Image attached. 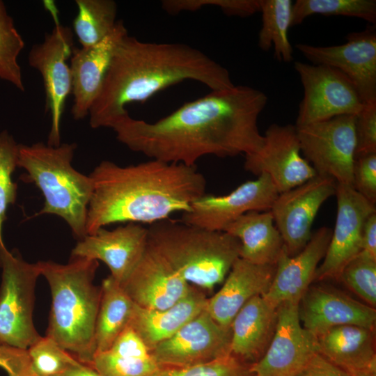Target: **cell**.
I'll list each match as a JSON object with an SVG mask.
<instances>
[{
	"label": "cell",
	"mask_w": 376,
	"mask_h": 376,
	"mask_svg": "<svg viewBox=\"0 0 376 376\" xmlns=\"http://www.w3.org/2000/svg\"><path fill=\"white\" fill-rule=\"evenodd\" d=\"M279 192L269 176L262 173L254 180L245 182L224 196L204 194L194 201L182 222L210 230L225 228L250 211L269 210Z\"/></svg>",
	"instance_id": "obj_16"
},
{
	"label": "cell",
	"mask_w": 376,
	"mask_h": 376,
	"mask_svg": "<svg viewBox=\"0 0 376 376\" xmlns=\"http://www.w3.org/2000/svg\"><path fill=\"white\" fill-rule=\"evenodd\" d=\"M49 283L52 304L46 336L79 362L91 366L101 287L94 283L98 261L71 256L67 264L37 263Z\"/></svg>",
	"instance_id": "obj_4"
},
{
	"label": "cell",
	"mask_w": 376,
	"mask_h": 376,
	"mask_svg": "<svg viewBox=\"0 0 376 376\" xmlns=\"http://www.w3.org/2000/svg\"><path fill=\"white\" fill-rule=\"evenodd\" d=\"M353 189L371 203H376V153L355 157Z\"/></svg>",
	"instance_id": "obj_40"
},
{
	"label": "cell",
	"mask_w": 376,
	"mask_h": 376,
	"mask_svg": "<svg viewBox=\"0 0 376 376\" xmlns=\"http://www.w3.org/2000/svg\"><path fill=\"white\" fill-rule=\"evenodd\" d=\"M76 148L75 143L58 146L42 142L19 144L17 166L27 172L24 180L35 183L44 196V206L36 214L61 217L80 240L87 235L86 218L93 182L90 175L72 167Z\"/></svg>",
	"instance_id": "obj_6"
},
{
	"label": "cell",
	"mask_w": 376,
	"mask_h": 376,
	"mask_svg": "<svg viewBox=\"0 0 376 376\" xmlns=\"http://www.w3.org/2000/svg\"><path fill=\"white\" fill-rule=\"evenodd\" d=\"M207 301L203 291L192 285L187 295L164 309H147L134 304L129 327L150 351L204 311Z\"/></svg>",
	"instance_id": "obj_26"
},
{
	"label": "cell",
	"mask_w": 376,
	"mask_h": 376,
	"mask_svg": "<svg viewBox=\"0 0 376 376\" xmlns=\"http://www.w3.org/2000/svg\"><path fill=\"white\" fill-rule=\"evenodd\" d=\"M250 366L229 354L205 363L161 367L150 376H250Z\"/></svg>",
	"instance_id": "obj_37"
},
{
	"label": "cell",
	"mask_w": 376,
	"mask_h": 376,
	"mask_svg": "<svg viewBox=\"0 0 376 376\" xmlns=\"http://www.w3.org/2000/svg\"><path fill=\"white\" fill-rule=\"evenodd\" d=\"M0 368L8 376H34L27 350L0 343Z\"/></svg>",
	"instance_id": "obj_41"
},
{
	"label": "cell",
	"mask_w": 376,
	"mask_h": 376,
	"mask_svg": "<svg viewBox=\"0 0 376 376\" xmlns=\"http://www.w3.org/2000/svg\"><path fill=\"white\" fill-rule=\"evenodd\" d=\"M298 302L277 308L273 337L261 358L250 366L256 376H297L319 353L317 337L301 323Z\"/></svg>",
	"instance_id": "obj_11"
},
{
	"label": "cell",
	"mask_w": 376,
	"mask_h": 376,
	"mask_svg": "<svg viewBox=\"0 0 376 376\" xmlns=\"http://www.w3.org/2000/svg\"><path fill=\"white\" fill-rule=\"evenodd\" d=\"M148 246V228L127 223L113 230L99 228L80 240L71 256L101 260L109 267L110 276L120 285L141 259Z\"/></svg>",
	"instance_id": "obj_18"
},
{
	"label": "cell",
	"mask_w": 376,
	"mask_h": 376,
	"mask_svg": "<svg viewBox=\"0 0 376 376\" xmlns=\"http://www.w3.org/2000/svg\"><path fill=\"white\" fill-rule=\"evenodd\" d=\"M250 376H256V375H250Z\"/></svg>",
	"instance_id": "obj_46"
},
{
	"label": "cell",
	"mask_w": 376,
	"mask_h": 376,
	"mask_svg": "<svg viewBox=\"0 0 376 376\" xmlns=\"http://www.w3.org/2000/svg\"><path fill=\"white\" fill-rule=\"evenodd\" d=\"M336 224L322 263L313 281L339 280L345 265L361 251V236L366 219L375 212L371 203L352 187L337 183Z\"/></svg>",
	"instance_id": "obj_17"
},
{
	"label": "cell",
	"mask_w": 376,
	"mask_h": 376,
	"mask_svg": "<svg viewBox=\"0 0 376 376\" xmlns=\"http://www.w3.org/2000/svg\"><path fill=\"white\" fill-rule=\"evenodd\" d=\"M353 376H376V373H359Z\"/></svg>",
	"instance_id": "obj_45"
},
{
	"label": "cell",
	"mask_w": 376,
	"mask_h": 376,
	"mask_svg": "<svg viewBox=\"0 0 376 376\" xmlns=\"http://www.w3.org/2000/svg\"><path fill=\"white\" fill-rule=\"evenodd\" d=\"M134 303L110 275L102 281L95 329V354L107 350L129 327Z\"/></svg>",
	"instance_id": "obj_29"
},
{
	"label": "cell",
	"mask_w": 376,
	"mask_h": 376,
	"mask_svg": "<svg viewBox=\"0 0 376 376\" xmlns=\"http://www.w3.org/2000/svg\"><path fill=\"white\" fill-rule=\"evenodd\" d=\"M294 68L304 88L295 126L356 116L361 110L363 102L357 89L340 70L300 61H296Z\"/></svg>",
	"instance_id": "obj_9"
},
{
	"label": "cell",
	"mask_w": 376,
	"mask_h": 376,
	"mask_svg": "<svg viewBox=\"0 0 376 376\" xmlns=\"http://www.w3.org/2000/svg\"><path fill=\"white\" fill-rule=\"evenodd\" d=\"M230 328L218 324L205 309L150 350L160 367L207 363L230 353Z\"/></svg>",
	"instance_id": "obj_15"
},
{
	"label": "cell",
	"mask_w": 376,
	"mask_h": 376,
	"mask_svg": "<svg viewBox=\"0 0 376 376\" xmlns=\"http://www.w3.org/2000/svg\"><path fill=\"white\" fill-rule=\"evenodd\" d=\"M74 33L58 20L43 42L34 45L28 56L29 64L43 80L45 109L50 113L51 128L47 144H61V121L68 95L72 93V75L68 60L73 52Z\"/></svg>",
	"instance_id": "obj_10"
},
{
	"label": "cell",
	"mask_w": 376,
	"mask_h": 376,
	"mask_svg": "<svg viewBox=\"0 0 376 376\" xmlns=\"http://www.w3.org/2000/svg\"><path fill=\"white\" fill-rule=\"evenodd\" d=\"M128 34L122 20H118L113 31L99 43L89 47H75L70 58L72 94L71 109L75 120H82L100 93L113 52L121 39Z\"/></svg>",
	"instance_id": "obj_20"
},
{
	"label": "cell",
	"mask_w": 376,
	"mask_h": 376,
	"mask_svg": "<svg viewBox=\"0 0 376 376\" xmlns=\"http://www.w3.org/2000/svg\"><path fill=\"white\" fill-rule=\"evenodd\" d=\"M355 157L376 153V102L364 103L355 116Z\"/></svg>",
	"instance_id": "obj_39"
},
{
	"label": "cell",
	"mask_w": 376,
	"mask_h": 376,
	"mask_svg": "<svg viewBox=\"0 0 376 376\" xmlns=\"http://www.w3.org/2000/svg\"><path fill=\"white\" fill-rule=\"evenodd\" d=\"M342 15L361 18L375 25V0H297L292 5L291 26L313 15Z\"/></svg>",
	"instance_id": "obj_32"
},
{
	"label": "cell",
	"mask_w": 376,
	"mask_h": 376,
	"mask_svg": "<svg viewBox=\"0 0 376 376\" xmlns=\"http://www.w3.org/2000/svg\"><path fill=\"white\" fill-rule=\"evenodd\" d=\"M340 281L365 303L376 306V259L360 252L343 268Z\"/></svg>",
	"instance_id": "obj_35"
},
{
	"label": "cell",
	"mask_w": 376,
	"mask_h": 376,
	"mask_svg": "<svg viewBox=\"0 0 376 376\" xmlns=\"http://www.w3.org/2000/svg\"><path fill=\"white\" fill-rule=\"evenodd\" d=\"M0 343L27 350L41 337L33 320L40 269L5 246H0Z\"/></svg>",
	"instance_id": "obj_7"
},
{
	"label": "cell",
	"mask_w": 376,
	"mask_h": 376,
	"mask_svg": "<svg viewBox=\"0 0 376 376\" xmlns=\"http://www.w3.org/2000/svg\"><path fill=\"white\" fill-rule=\"evenodd\" d=\"M264 143L257 152L245 155L246 171L259 176H269L279 194L293 189L317 173L301 156L296 126L270 125L265 132Z\"/></svg>",
	"instance_id": "obj_13"
},
{
	"label": "cell",
	"mask_w": 376,
	"mask_h": 376,
	"mask_svg": "<svg viewBox=\"0 0 376 376\" xmlns=\"http://www.w3.org/2000/svg\"><path fill=\"white\" fill-rule=\"evenodd\" d=\"M90 176L93 192L87 235L111 224H152L173 212H187L206 190L205 178L195 166L155 159L127 166L104 160Z\"/></svg>",
	"instance_id": "obj_3"
},
{
	"label": "cell",
	"mask_w": 376,
	"mask_h": 376,
	"mask_svg": "<svg viewBox=\"0 0 376 376\" xmlns=\"http://www.w3.org/2000/svg\"><path fill=\"white\" fill-rule=\"evenodd\" d=\"M303 327L316 337L340 325L375 329L376 311L344 292L322 285H310L299 306Z\"/></svg>",
	"instance_id": "obj_19"
},
{
	"label": "cell",
	"mask_w": 376,
	"mask_h": 376,
	"mask_svg": "<svg viewBox=\"0 0 376 376\" xmlns=\"http://www.w3.org/2000/svg\"><path fill=\"white\" fill-rule=\"evenodd\" d=\"M317 339L319 354L352 376L376 373L375 329L340 325L329 329Z\"/></svg>",
	"instance_id": "obj_25"
},
{
	"label": "cell",
	"mask_w": 376,
	"mask_h": 376,
	"mask_svg": "<svg viewBox=\"0 0 376 376\" xmlns=\"http://www.w3.org/2000/svg\"><path fill=\"white\" fill-rule=\"evenodd\" d=\"M275 271L276 265H257L237 258L221 289L207 298L205 310L218 324L230 328L241 308L253 297L268 290Z\"/></svg>",
	"instance_id": "obj_23"
},
{
	"label": "cell",
	"mask_w": 376,
	"mask_h": 376,
	"mask_svg": "<svg viewBox=\"0 0 376 376\" xmlns=\"http://www.w3.org/2000/svg\"><path fill=\"white\" fill-rule=\"evenodd\" d=\"M27 351L34 376H60L80 363L47 336H41Z\"/></svg>",
	"instance_id": "obj_34"
},
{
	"label": "cell",
	"mask_w": 376,
	"mask_h": 376,
	"mask_svg": "<svg viewBox=\"0 0 376 376\" xmlns=\"http://www.w3.org/2000/svg\"><path fill=\"white\" fill-rule=\"evenodd\" d=\"M267 102L263 92L235 85L186 102L154 123L127 113L111 128L131 150L151 159L194 166L206 155L226 157L258 151L264 137L258 119Z\"/></svg>",
	"instance_id": "obj_1"
},
{
	"label": "cell",
	"mask_w": 376,
	"mask_h": 376,
	"mask_svg": "<svg viewBox=\"0 0 376 376\" xmlns=\"http://www.w3.org/2000/svg\"><path fill=\"white\" fill-rule=\"evenodd\" d=\"M77 15L73 33L81 47L93 46L109 35L117 20V4L113 0H76Z\"/></svg>",
	"instance_id": "obj_31"
},
{
	"label": "cell",
	"mask_w": 376,
	"mask_h": 376,
	"mask_svg": "<svg viewBox=\"0 0 376 376\" xmlns=\"http://www.w3.org/2000/svg\"><path fill=\"white\" fill-rule=\"evenodd\" d=\"M162 8L169 15L194 12L205 6H216L226 15L246 17L260 12L259 0H164Z\"/></svg>",
	"instance_id": "obj_38"
},
{
	"label": "cell",
	"mask_w": 376,
	"mask_h": 376,
	"mask_svg": "<svg viewBox=\"0 0 376 376\" xmlns=\"http://www.w3.org/2000/svg\"><path fill=\"white\" fill-rule=\"evenodd\" d=\"M262 26L258 35V46L268 51L273 46L274 57L279 61L292 60V47L288 32L291 26L293 3L291 0H259Z\"/></svg>",
	"instance_id": "obj_30"
},
{
	"label": "cell",
	"mask_w": 376,
	"mask_h": 376,
	"mask_svg": "<svg viewBox=\"0 0 376 376\" xmlns=\"http://www.w3.org/2000/svg\"><path fill=\"white\" fill-rule=\"evenodd\" d=\"M102 376H150L161 368L140 336L127 327L90 366Z\"/></svg>",
	"instance_id": "obj_28"
},
{
	"label": "cell",
	"mask_w": 376,
	"mask_h": 376,
	"mask_svg": "<svg viewBox=\"0 0 376 376\" xmlns=\"http://www.w3.org/2000/svg\"><path fill=\"white\" fill-rule=\"evenodd\" d=\"M148 244L189 285L212 290L240 258V242L224 231L165 219L148 228Z\"/></svg>",
	"instance_id": "obj_5"
},
{
	"label": "cell",
	"mask_w": 376,
	"mask_h": 376,
	"mask_svg": "<svg viewBox=\"0 0 376 376\" xmlns=\"http://www.w3.org/2000/svg\"><path fill=\"white\" fill-rule=\"evenodd\" d=\"M24 47V41L15 27L6 6L0 1V79L18 90L24 91L18 56Z\"/></svg>",
	"instance_id": "obj_33"
},
{
	"label": "cell",
	"mask_w": 376,
	"mask_h": 376,
	"mask_svg": "<svg viewBox=\"0 0 376 376\" xmlns=\"http://www.w3.org/2000/svg\"><path fill=\"white\" fill-rule=\"evenodd\" d=\"M270 210L250 211L227 226L224 232L240 242V258L257 265H276L285 246Z\"/></svg>",
	"instance_id": "obj_27"
},
{
	"label": "cell",
	"mask_w": 376,
	"mask_h": 376,
	"mask_svg": "<svg viewBox=\"0 0 376 376\" xmlns=\"http://www.w3.org/2000/svg\"><path fill=\"white\" fill-rule=\"evenodd\" d=\"M332 230L322 226L313 233L305 247L290 256L284 248L276 264L272 284L262 296L276 308L285 302L299 303L311 285L320 262L323 260Z\"/></svg>",
	"instance_id": "obj_22"
},
{
	"label": "cell",
	"mask_w": 376,
	"mask_h": 376,
	"mask_svg": "<svg viewBox=\"0 0 376 376\" xmlns=\"http://www.w3.org/2000/svg\"><path fill=\"white\" fill-rule=\"evenodd\" d=\"M343 45L320 47L299 43L296 48L314 65L334 68L353 84L362 102H376V29L375 25L346 36Z\"/></svg>",
	"instance_id": "obj_14"
},
{
	"label": "cell",
	"mask_w": 376,
	"mask_h": 376,
	"mask_svg": "<svg viewBox=\"0 0 376 376\" xmlns=\"http://www.w3.org/2000/svg\"><path fill=\"white\" fill-rule=\"evenodd\" d=\"M60 376H102L90 366L82 363L70 368Z\"/></svg>",
	"instance_id": "obj_44"
},
{
	"label": "cell",
	"mask_w": 376,
	"mask_h": 376,
	"mask_svg": "<svg viewBox=\"0 0 376 376\" xmlns=\"http://www.w3.org/2000/svg\"><path fill=\"white\" fill-rule=\"evenodd\" d=\"M276 321L277 308L262 295L251 298L231 322L230 354L246 363L256 362L269 345Z\"/></svg>",
	"instance_id": "obj_24"
},
{
	"label": "cell",
	"mask_w": 376,
	"mask_h": 376,
	"mask_svg": "<svg viewBox=\"0 0 376 376\" xmlns=\"http://www.w3.org/2000/svg\"><path fill=\"white\" fill-rule=\"evenodd\" d=\"M297 376H352L319 353L315 354Z\"/></svg>",
	"instance_id": "obj_42"
},
{
	"label": "cell",
	"mask_w": 376,
	"mask_h": 376,
	"mask_svg": "<svg viewBox=\"0 0 376 376\" xmlns=\"http://www.w3.org/2000/svg\"><path fill=\"white\" fill-rule=\"evenodd\" d=\"M121 286L136 305L147 309L169 308L187 295L192 287L148 244Z\"/></svg>",
	"instance_id": "obj_21"
},
{
	"label": "cell",
	"mask_w": 376,
	"mask_h": 376,
	"mask_svg": "<svg viewBox=\"0 0 376 376\" xmlns=\"http://www.w3.org/2000/svg\"><path fill=\"white\" fill-rule=\"evenodd\" d=\"M336 188L337 182L333 178L316 175L278 194L269 210L288 256L297 255L307 244L320 207L336 195Z\"/></svg>",
	"instance_id": "obj_12"
},
{
	"label": "cell",
	"mask_w": 376,
	"mask_h": 376,
	"mask_svg": "<svg viewBox=\"0 0 376 376\" xmlns=\"http://www.w3.org/2000/svg\"><path fill=\"white\" fill-rule=\"evenodd\" d=\"M361 252L376 259V212L371 214L363 224Z\"/></svg>",
	"instance_id": "obj_43"
},
{
	"label": "cell",
	"mask_w": 376,
	"mask_h": 376,
	"mask_svg": "<svg viewBox=\"0 0 376 376\" xmlns=\"http://www.w3.org/2000/svg\"><path fill=\"white\" fill-rule=\"evenodd\" d=\"M191 80L212 91L234 86L228 70L203 52L180 42H143L125 35L112 56L101 90L89 111L92 128L111 127L126 106Z\"/></svg>",
	"instance_id": "obj_2"
},
{
	"label": "cell",
	"mask_w": 376,
	"mask_h": 376,
	"mask_svg": "<svg viewBox=\"0 0 376 376\" xmlns=\"http://www.w3.org/2000/svg\"><path fill=\"white\" fill-rule=\"evenodd\" d=\"M355 116L343 115L296 126L301 152L317 175L352 187Z\"/></svg>",
	"instance_id": "obj_8"
},
{
	"label": "cell",
	"mask_w": 376,
	"mask_h": 376,
	"mask_svg": "<svg viewBox=\"0 0 376 376\" xmlns=\"http://www.w3.org/2000/svg\"><path fill=\"white\" fill-rule=\"evenodd\" d=\"M19 144L6 130L0 132V246H4L3 226L6 211L15 203L17 185L12 180V174L17 166Z\"/></svg>",
	"instance_id": "obj_36"
}]
</instances>
